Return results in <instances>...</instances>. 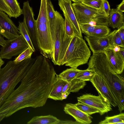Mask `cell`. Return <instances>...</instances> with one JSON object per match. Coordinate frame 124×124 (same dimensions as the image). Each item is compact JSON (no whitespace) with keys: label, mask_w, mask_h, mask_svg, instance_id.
I'll return each instance as SVG.
<instances>
[{"label":"cell","mask_w":124,"mask_h":124,"mask_svg":"<svg viewBox=\"0 0 124 124\" xmlns=\"http://www.w3.org/2000/svg\"><path fill=\"white\" fill-rule=\"evenodd\" d=\"M57 78L48 58L42 55L33 58L31 66L20 85L1 106L2 110L10 116L25 108L44 106Z\"/></svg>","instance_id":"obj_1"},{"label":"cell","mask_w":124,"mask_h":124,"mask_svg":"<svg viewBox=\"0 0 124 124\" xmlns=\"http://www.w3.org/2000/svg\"><path fill=\"white\" fill-rule=\"evenodd\" d=\"M87 69H92L105 80L116 101L121 113L124 109V78L112 69L103 52L93 53Z\"/></svg>","instance_id":"obj_2"},{"label":"cell","mask_w":124,"mask_h":124,"mask_svg":"<svg viewBox=\"0 0 124 124\" xmlns=\"http://www.w3.org/2000/svg\"><path fill=\"white\" fill-rule=\"evenodd\" d=\"M32 60L31 58L17 63L9 61L0 69V107L26 74Z\"/></svg>","instance_id":"obj_3"},{"label":"cell","mask_w":124,"mask_h":124,"mask_svg":"<svg viewBox=\"0 0 124 124\" xmlns=\"http://www.w3.org/2000/svg\"><path fill=\"white\" fill-rule=\"evenodd\" d=\"M47 0H41L40 9L36 21V37L38 50L49 59L53 58L54 48L47 13Z\"/></svg>","instance_id":"obj_4"},{"label":"cell","mask_w":124,"mask_h":124,"mask_svg":"<svg viewBox=\"0 0 124 124\" xmlns=\"http://www.w3.org/2000/svg\"><path fill=\"white\" fill-rule=\"evenodd\" d=\"M91 51L83 38L74 35L62 60L61 65L77 68L88 63Z\"/></svg>","instance_id":"obj_5"},{"label":"cell","mask_w":124,"mask_h":124,"mask_svg":"<svg viewBox=\"0 0 124 124\" xmlns=\"http://www.w3.org/2000/svg\"><path fill=\"white\" fill-rule=\"evenodd\" d=\"M54 49L52 61L55 65H61L62 59L72 39L65 33L64 20L62 15L55 11L54 25Z\"/></svg>","instance_id":"obj_6"},{"label":"cell","mask_w":124,"mask_h":124,"mask_svg":"<svg viewBox=\"0 0 124 124\" xmlns=\"http://www.w3.org/2000/svg\"><path fill=\"white\" fill-rule=\"evenodd\" d=\"M79 24L93 23L96 25H108V16L102 9L98 10L88 7L81 2L71 4Z\"/></svg>","instance_id":"obj_7"},{"label":"cell","mask_w":124,"mask_h":124,"mask_svg":"<svg viewBox=\"0 0 124 124\" xmlns=\"http://www.w3.org/2000/svg\"><path fill=\"white\" fill-rule=\"evenodd\" d=\"M29 46L20 34L14 39L6 40L5 45L0 48V57L2 59H10L13 56H18Z\"/></svg>","instance_id":"obj_8"},{"label":"cell","mask_w":124,"mask_h":124,"mask_svg":"<svg viewBox=\"0 0 124 124\" xmlns=\"http://www.w3.org/2000/svg\"><path fill=\"white\" fill-rule=\"evenodd\" d=\"M96 96L86 94L77 97L78 101L86 104L98 109L101 115L111 111L112 106L108 100L99 93Z\"/></svg>","instance_id":"obj_9"},{"label":"cell","mask_w":124,"mask_h":124,"mask_svg":"<svg viewBox=\"0 0 124 124\" xmlns=\"http://www.w3.org/2000/svg\"><path fill=\"white\" fill-rule=\"evenodd\" d=\"M22 10V14L24 16L23 22L33 45L37 50H38L36 37V20L34 18V14L32 8L30 6L28 0L23 3Z\"/></svg>","instance_id":"obj_10"},{"label":"cell","mask_w":124,"mask_h":124,"mask_svg":"<svg viewBox=\"0 0 124 124\" xmlns=\"http://www.w3.org/2000/svg\"><path fill=\"white\" fill-rule=\"evenodd\" d=\"M0 34L8 40L14 39L20 34L18 28L4 12L0 11Z\"/></svg>","instance_id":"obj_11"},{"label":"cell","mask_w":124,"mask_h":124,"mask_svg":"<svg viewBox=\"0 0 124 124\" xmlns=\"http://www.w3.org/2000/svg\"><path fill=\"white\" fill-rule=\"evenodd\" d=\"M98 92L107 99L111 105L117 106L116 100L105 80L96 73L90 81Z\"/></svg>","instance_id":"obj_12"},{"label":"cell","mask_w":124,"mask_h":124,"mask_svg":"<svg viewBox=\"0 0 124 124\" xmlns=\"http://www.w3.org/2000/svg\"><path fill=\"white\" fill-rule=\"evenodd\" d=\"M58 5L63 13L68 17L72 26L74 35L83 38L79 24L72 6L71 0H58Z\"/></svg>","instance_id":"obj_13"},{"label":"cell","mask_w":124,"mask_h":124,"mask_svg":"<svg viewBox=\"0 0 124 124\" xmlns=\"http://www.w3.org/2000/svg\"><path fill=\"white\" fill-rule=\"evenodd\" d=\"M103 52L106 54L113 70L117 74H121L124 68V60L118 53L115 52L113 48H111L105 49Z\"/></svg>","instance_id":"obj_14"},{"label":"cell","mask_w":124,"mask_h":124,"mask_svg":"<svg viewBox=\"0 0 124 124\" xmlns=\"http://www.w3.org/2000/svg\"><path fill=\"white\" fill-rule=\"evenodd\" d=\"M84 38L93 53L103 52L105 49L110 48L108 35L101 37L86 35Z\"/></svg>","instance_id":"obj_15"},{"label":"cell","mask_w":124,"mask_h":124,"mask_svg":"<svg viewBox=\"0 0 124 124\" xmlns=\"http://www.w3.org/2000/svg\"><path fill=\"white\" fill-rule=\"evenodd\" d=\"M65 113L72 116L80 124H90L92 123L90 115L85 113L75 105L71 103L66 104L64 107Z\"/></svg>","instance_id":"obj_16"},{"label":"cell","mask_w":124,"mask_h":124,"mask_svg":"<svg viewBox=\"0 0 124 124\" xmlns=\"http://www.w3.org/2000/svg\"><path fill=\"white\" fill-rule=\"evenodd\" d=\"M0 11L10 17L17 18L22 14V10L17 0H0Z\"/></svg>","instance_id":"obj_17"},{"label":"cell","mask_w":124,"mask_h":124,"mask_svg":"<svg viewBox=\"0 0 124 124\" xmlns=\"http://www.w3.org/2000/svg\"><path fill=\"white\" fill-rule=\"evenodd\" d=\"M108 17V25L112 28L118 29L124 26V14L116 9H111Z\"/></svg>","instance_id":"obj_18"},{"label":"cell","mask_w":124,"mask_h":124,"mask_svg":"<svg viewBox=\"0 0 124 124\" xmlns=\"http://www.w3.org/2000/svg\"><path fill=\"white\" fill-rule=\"evenodd\" d=\"M67 82L59 78L54 84L48 96V98L55 100H62V91L63 86Z\"/></svg>","instance_id":"obj_19"},{"label":"cell","mask_w":124,"mask_h":124,"mask_svg":"<svg viewBox=\"0 0 124 124\" xmlns=\"http://www.w3.org/2000/svg\"><path fill=\"white\" fill-rule=\"evenodd\" d=\"M61 120L51 115L35 116L28 122L27 124H59Z\"/></svg>","instance_id":"obj_20"},{"label":"cell","mask_w":124,"mask_h":124,"mask_svg":"<svg viewBox=\"0 0 124 124\" xmlns=\"http://www.w3.org/2000/svg\"><path fill=\"white\" fill-rule=\"evenodd\" d=\"M81 70L77 68L67 69L58 75V78L67 82H70L75 78L78 73Z\"/></svg>","instance_id":"obj_21"},{"label":"cell","mask_w":124,"mask_h":124,"mask_svg":"<svg viewBox=\"0 0 124 124\" xmlns=\"http://www.w3.org/2000/svg\"><path fill=\"white\" fill-rule=\"evenodd\" d=\"M47 13L51 36H54L53 25L55 17V11L50 0H47Z\"/></svg>","instance_id":"obj_22"},{"label":"cell","mask_w":124,"mask_h":124,"mask_svg":"<svg viewBox=\"0 0 124 124\" xmlns=\"http://www.w3.org/2000/svg\"><path fill=\"white\" fill-rule=\"evenodd\" d=\"M111 48H113L115 45L124 48V43L122 42L119 35L118 30H115L108 34Z\"/></svg>","instance_id":"obj_23"},{"label":"cell","mask_w":124,"mask_h":124,"mask_svg":"<svg viewBox=\"0 0 124 124\" xmlns=\"http://www.w3.org/2000/svg\"><path fill=\"white\" fill-rule=\"evenodd\" d=\"M99 124H124V114L122 113L119 114L111 116H106L104 120L100 122Z\"/></svg>","instance_id":"obj_24"},{"label":"cell","mask_w":124,"mask_h":124,"mask_svg":"<svg viewBox=\"0 0 124 124\" xmlns=\"http://www.w3.org/2000/svg\"><path fill=\"white\" fill-rule=\"evenodd\" d=\"M68 92L70 93L78 92L82 89L86 85L85 81L75 78L70 82Z\"/></svg>","instance_id":"obj_25"},{"label":"cell","mask_w":124,"mask_h":124,"mask_svg":"<svg viewBox=\"0 0 124 124\" xmlns=\"http://www.w3.org/2000/svg\"><path fill=\"white\" fill-rule=\"evenodd\" d=\"M110 32L108 26L103 25H95L93 31L88 36L96 37H103L107 35Z\"/></svg>","instance_id":"obj_26"},{"label":"cell","mask_w":124,"mask_h":124,"mask_svg":"<svg viewBox=\"0 0 124 124\" xmlns=\"http://www.w3.org/2000/svg\"><path fill=\"white\" fill-rule=\"evenodd\" d=\"M18 29L20 34L28 43L29 46L33 52L35 51V49L32 44L27 31L23 22H19Z\"/></svg>","instance_id":"obj_27"},{"label":"cell","mask_w":124,"mask_h":124,"mask_svg":"<svg viewBox=\"0 0 124 124\" xmlns=\"http://www.w3.org/2000/svg\"><path fill=\"white\" fill-rule=\"evenodd\" d=\"M95 72L92 69L81 70L77 74L75 78L84 81H90Z\"/></svg>","instance_id":"obj_28"},{"label":"cell","mask_w":124,"mask_h":124,"mask_svg":"<svg viewBox=\"0 0 124 124\" xmlns=\"http://www.w3.org/2000/svg\"><path fill=\"white\" fill-rule=\"evenodd\" d=\"M75 105L79 109L90 115L99 112L97 109L79 101L75 104Z\"/></svg>","instance_id":"obj_29"},{"label":"cell","mask_w":124,"mask_h":124,"mask_svg":"<svg viewBox=\"0 0 124 124\" xmlns=\"http://www.w3.org/2000/svg\"><path fill=\"white\" fill-rule=\"evenodd\" d=\"M106 0H83L82 4L92 8L98 10L102 9L104 1Z\"/></svg>","instance_id":"obj_30"},{"label":"cell","mask_w":124,"mask_h":124,"mask_svg":"<svg viewBox=\"0 0 124 124\" xmlns=\"http://www.w3.org/2000/svg\"><path fill=\"white\" fill-rule=\"evenodd\" d=\"M33 52L29 46L16 58L13 61L15 63H17L25 59L31 58Z\"/></svg>","instance_id":"obj_31"},{"label":"cell","mask_w":124,"mask_h":124,"mask_svg":"<svg viewBox=\"0 0 124 124\" xmlns=\"http://www.w3.org/2000/svg\"><path fill=\"white\" fill-rule=\"evenodd\" d=\"M79 26L81 33L86 36L89 35L95 29V25H93L88 23L79 24Z\"/></svg>","instance_id":"obj_32"},{"label":"cell","mask_w":124,"mask_h":124,"mask_svg":"<svg viewBox=\"0 0 124 124\" xmlns=\"http://www.w3.org/2000/svg\"><path fill=\"white\" fill-rule=\"evenodd\" d=\"M65 17L64 20L65 29L66 34L69 37L74 35V33L72 24L67 16L63 13Z\"/></svg>","instance_id":"obj_33"},{"label":"cell","mask_w":124,"mask_h":124,"mask_svg":"<svg viewBox=\"0 0 124 124\" xmlns=\"http://www.w3.org/2000/svg\"><path fill=\"white\" fill-rule=\"evenodd\" d=\"M102 9L106 15L108 16L111 9L108 2L107 0H105L103 2Z\"/></svg>","instance_id":"obj_34"},{"label":"cell","mask_w":124,"mask_h":124,"mask_svg":"<svg viewBox=\"0 0 124 124\" xmlns=\"http://www.w3.org/2000/svg\"><path fill=\"white\" fill-rule=\"evenodd\" d=\"M119 36L123 43H124V26H121L117 29Z\"/></svg>","instance_id":"obj_35"},{"label":"cell","mask_w":124,"mask_h":124,"mask_svg":"<svg viewBox=\"0 0 124 124\" xmlns=\"http://www.w3.org/2000/svg\"><path fill=\"white\" fill-rule=\"evenodd\" d=\"M117 10L118 11L123 13L124 12V0H123L122 2L117 6Z\"/></svg>","instance_id":"obj_36"},{"label":"cell","mask_w":124,"mask_h":124,"mask_svg":"<svg viewBox=\"0 0 124 124\" xmlns=\"http://www.w3.org/2000/svg\"><path fill=\"white\" fill-rule=\"evenodd\" d=\"M80 124L78 123L76 121H72L66 120L62 121L61 120L59 124Z\"/></svg>","instance_id":"obj_37"},{"label":"cell","mask_w":124,"mask_h":124,"mask_svg":"<svg viewBox=\"0 0 124 124\" xmlns=\"http://www.w3.org/2000/svg\"><path fill=\"white\" fill-rule=\"evenodd\" d=\"M69 85V82H67L63 87L62 91V94L66 92H68Z\"/></svg>","instance_id":"obj_38"},{"label":"cell","mask_w":124,"mask_h":124,"mask_svg":"<svg viewBox=\"0 0 124 124\" xmlns=\"http://www.w3.org/2000/svg\"><path fill=\"white\" fill-rule=\"evenodd\" d=\"M121 58L124 60V48L121 47L120 50L117 52Z\"/></svg>","instance_id":"obj_39"},{"label":"cell","mask_w":124,"mask_h":124,"mask_svg":"<svg viewBox=\"0 0 124 124\" xmlns=\"http://www.w3.org/2000/svg\"><path fill=\"white\" fill-rule=\"evenodd\" d=\"M6 42L5 40L2 35L0 34V45L3 46L5 45Z\"/></svg>","instance_id":"obj_40"},{"label":"cell","mask_w":124,"mask_h":124,"mask_svg":"<svg viewBox=\"0 0 124 124\" xmlns=\"http://www.w3.org/2000/svg\"><path fill=\"white\" fill-rule=\"evenodd\" d=\"M70 93L68 92H66L62 94V100L66 99Z\"/></svg>","instance_id":"obj_41"},{"label":"cell","mask_w":124,"mask_h":124,"mask_svg":"<svg viewBox=\"0 0 124 124\" xmlns=\"http://www.w3.org/2000/svg\"><path fill=\"white\" fill-rule=\"evenodd\" d=\"M120 48L121 47L117 45H115L114 46L113 49L115 52H118L120 50Z\"/></svg>","instance_id":"obj_42"},{"label":"cell","mask_w":124,"mask_h":124,"mask_svg":"<svg viewBox=\"0 0 124 124\" xmlns=\"http://www.w3.org/2000/svg\"><path fill=\"white\" fill-rule=\"evenodd\" d=\"M4 62L2 59L0 57V69L1 68V66L4 64Z\"/></svg>","instance_id":"obj_43"},{"label":"cell","mask_w":124,"mask_h":124,"mask_svg":"<svg viewBox=\"0 0 124 124\" xmlns=\"http://www.w3.org/2000/svg\"><path fill=\"white\" fill-rule=\"evenodd\" d=\"M6 116L4 115L0 114V122Z\"/></svg>","instance_id":"obj_44"},{"label":"cell","mask_w":124,"mask_h":124,"mask_svg":"<svg viewBox=\"0 0 124 124\" xmlns=\"http://www.w3.org/2000/svg\"><path fill=\"white\" fill-rule=\"evenodd\" d=\"M74 3L80 2L83 0H71Z\"/></svg>","instance_id":"obj_45"}]
</instances>
